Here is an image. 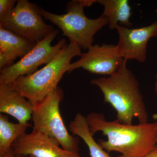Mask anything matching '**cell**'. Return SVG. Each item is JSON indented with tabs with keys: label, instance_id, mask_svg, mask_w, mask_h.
Returning <instances> with one entry per match:
<instances>
[{
	"label": "cell",
	"instance_id": "1",
	"mask_svg": "<svg viewBox=\"0 0 157 157\" xmlns=\"http://www.w3.org/2000/svg\"><path fill=\"white\" fill-rule=\"evenodd\" d=\"M92 135L98 132L107 136L98 143L108 153H120L118 157H144L157 147V123L136 125L107 121L104 114L92 112L86 117Z\"/></svg>",
	"mask_w": 157,
	"mask_h": 157
},
{
	"label": "cell",
	"instance_id": "2",
	"mask_svg": "<svg viewBox=\"0 0 157 157\" xmlns=\"http://www.w3.org/2000/svg\"><path fill=\"white\" fill-rule=\"evenodd\" d=\"M124 59L117 71L107 77L92 79L90 83L100 89L105 102L117 113V120L122 124H133V119L139 124L148 122V116L139 82L127 67Z\"/></svg>",
	"mask_w": 157,
	"mask_h": 157
},
{
	"label": "cell",
	"instance_id": "3",
	"mask_svg": "<svg viewBox=\"0 0 157 157\" xmlns=\"http://www.w3.org/2000/svg\"><path fill=\"white\" fill-rule=\"evenodd\" d=\"M81 53L78 45L67 44L44 67L29 76H21L10 85L34 106L57 89L64 74L68 72L72 59Z\"/></svg>",
	"mask_w": 157,
	"mask_h": 157
},
{
	"label": "cell",
	"instance_id": "4",
	"mask_svg": "<svg viewBox=\"0 0 157 157\" xmlns=\"http://www.w3.org/2000/svg\"><path fill=\"white\" fill-rule=\"evenodd\" d=\"M95 3L96 0H73L67 4L66 13L61 15L51 13L41 7L40 10L43 17L61 30L63 35L67 37L70 43L88 50L93 45L95 35L109 23L103 14L96 19L86 16L85 7Z\"/></svg>",
	"mask_w": 157,
	"mask_h": 157
},
{
	"label": "cell",
	"instance_id": "5",
	"mask_svg": "<svg viewBox=\"0 0 157 157\" xmlns=\"http://www.w3.org/2000/svg\"><path fill=\"white\" fill-rule=\"evenodd\" d=\"M63 97V91L58 87L43 101L33 106V130L48 135L66 151L78 153L79 139L68 132L60 113V103Z\"/></svg>",
	"mask_w": 157,
	"mask_h": 157
},
{
	"label": "cell",
	"instance_id": "6",
	"mask_svg": "<svg viewBox=\"0 0 157 157\" xmlns=\"http://www.w3.org/2000/svg\"><path fill=\"white\" fill-rule=\"evenodd\" d=\"M0 26L35 44L55 30L53 26L44 22L40 7L27 0L17 1L14 9L0 20Z\"/></svg>",
	"mask_w": 157,
	"mask_h": 157
},
{
	"label": "cell",
	"instance_id": "7",
	"mask_svg": "<svg viewBox=\"0 0 157 157\" xmlns=\"http://www.w3.org/2000/svg\"><path fill=\"white\" fill-rule=\"evenodd\" d=\"M59 33L58 30H55L48 36L37 43L18 62L0 70V85L11 84L21 76L31 75L37 71L39 66L51 61L67 44L66 39L63 38L56 45H51Z\"/></svg>",
	"mask_w": 157,
	"mask_h": 157
},
{
	"label": "cell",
	"instance_id": "8",
	"mask_svg": "<svg viewBox=\"0 0 157 157\" xmlns=\"http://www.w3.org/2000/svg\"><path fill=\"white\" fill-rule=\"evenodd\" d=\"M80 57L71 63L68 73L81 68L94 74L110 76L117 71L124 60L119 55L116 45L106 43L92 45Z\"/></svg>",
	"mask_w": 157,
	"mask_h": 157
},
{
	"label": "cell",
	"instance_id": "9",
	"mask_svg": "<svg viewBox=\"0 0 157 157\" xmlns=\"http://www.w3.org/2000/svg\"><path fill=\"white\" fill-rule=\"evenodd\" d=\"M119 36L117 52L122 58L128 61L136 60L146 61L147 47L149 40L157 37V21L150 25L137 29L119 25L116 29Z\"/></svg>",
	"mask_w": 157,
	"mask_h": 157
},
{
	"label": "cell",
	"instance_id": "10",
	"mask_svg": "<svg viewBox=\"0 0 157 157\" xmlns=\"http://www.w3.org/2000/svg\"><path fill=\"white\" fill-rule=\"evenodd\" d=\"M11 150L14 154L24 157H82L79 153L66 151L48 135L35 130L18 138L12 144Z\"/></svg>",
	"mask_w": 157,
	"mask_h": 157
},
{
	"label": "cell",
	"instance_id": "11",
	"mask_svg": "<svg viewBox=\"0 0 157 157\" xmlns=\"http://www.w3.org/2000/svg\"><path fill=\"white\" fill-rule=\"evenodd\" d=\"M33 106L10 84L0 85V113L8 114L22 124H29Z\"/></svg>",
	"mask_w": 157,
	"mask_h": 157
},
{
	"label": "cell",
	"instance_id": "12",
	"mask_svg": "<svg viewBox=\"0 0 157 157\" xmlns=\"http://www.w3.org/2000/svg\"><path fill=\"white\" fill-rule=\"evenodd\" d=\"M36 44L0 26V70L14 64L29 53Z\"/></svg>",
	"mask_w": 157,
	"mask_h": 157
},
{
	"label": "cell",
	"instance_id": "13",
	"mask_svg": "<svg viewBox=\"0 0 157 157\" xmlns=\"http://www.w3.org/2000/svg\"><path fill=\"white\" fill-rule=\"evenodd\" d=\"M97 3L104 8L103 14L109 21L110 30L116 29L119 25L130 28V21L132 15V9L128 0H98Z\"/></svg>",
	"mask_w": 157,
	"mask_h": 157
},
{
	"label": "cell",
	"instance_id": "14",
	"mask_svg": "<svg viewBox=\"0 0 157 157\" xmlns=\"http://www.w3.org/2000/svg\"><path fill=\"white\" fill-rule=\"evenodd\" d=\"M70 132L74 136L81 138L86 144L91 157H111L104 149L96 142L90 132L86 118L80 113H76L69 126Z\"/></svg>",
	"mask_w": 157,
	"mask_h": 157
},
{
	"label": "cell",
	"instance_id": "15",
	"mask_svg": "<svg viewBox=\"0 0 157 157\" xmlns=\"http://www.w3.org/2000/svg\"><path fill=\"white\" fill-rule=\"evenodd\" d=\"M30 124H14L9 121L7 115L0 114V157L5 155L11 149L14 142L24 135Z\"/></svg>",
	"mask_w": 157,
	"mask_h": 157
},
{
	"label": "cell",
	"instance_id": "16",
	"mask_svg": "<svg viewBox=\"0 0 157 157\" xmlns=\"http://www.w3.org/2000/svg\"><path fill=\"white\" fill-rule=\"evenodd\" d=\"M17 2L16 0H0V20L13 10Z\"/></svg>",
	"mask_w": 157,
	"mask_h": 157
},
{
	"label": "cell",
	"instance_id": "17",
	"mask_svg": "<svg viewBox=\"0 0 157 157\" xmlns=\"http://www.w3.org/2000/svg\"><path fill=\"white\" fill-rule=\"evenodd\" d=\"M0 157H25L24 156H23L21 155H18L14 154V153L11 150H10L9 151V152L8 153L6 154V155H5L3 156Z\"/></svg>",
	"mask_w": 157,
	"mask_h": 157
},
{
	"label": "cell",
	"instance_id": "18",
	"mask_svg": "<svg viewBox=\"0 0 157 157\" xmlns=\"http://www.w3.org/2000/svg\"><path fill=\"white\" fill-rule=\"evenodd\" d=\"M144 157H157V147Z\"/></svg>",
	"mask_w": 157,
	"mask_h": 157
},
{
	"label": "cell",
	"instance_id": "19",
	"mask_svg": "<svg viewBox=\"0 0 157 157\" xmlns=\"http://www.w3.org/2000/svg\"><path fill=\"white\" fill-rule=\"evenodd\" d=\"M155 91L157 98V74L155 77Z\"/></svg>",
	"mask_w": 157,
	"mask_h": 157
},
{
	"label": "cell",
	"instance_id": "20",
	"mask_svg": "<svg viewBox=\"0 0 157 157\" xmlns=\"http://www.w3.org/2000/svg\"><path fill=\"white\" fill-rule=\"evenodd\" d=\"M25 157H35L33 156H29Z\"/></svg>",
	"mask_w": 157,
	"mask_h": 157
},
{
	"label": "cell",
	"instance_id": "21",
	"mask_svg": "<svg viewBox=\"0 0 157 157\" xmlns=\"http://www.w3.org/2000/svg\"><path fill=\"white\" fill-rule=\"evenodd\" d=\"M155 12L156 13V14H157V9H155Z\"/></svg>",
	"mask_w": 157,
	"mask_h": 157
}]
</instances>
